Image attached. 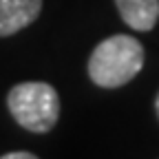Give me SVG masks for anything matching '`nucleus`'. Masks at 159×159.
Instances as JSON below:
<instances>
[{
    "label": "nucleus",
    "mask_w": 159,
    "mask_h": 159,
    "mask_svg": "<svg viewBox=\"0 0 159 159\" xmlns=\"http://www.w3.org/2000/svg\"><path fill=\"white\" fill-rule=\"evenodd\" d=\"M144 66V47L130 35L102 40L89 57V77L102 89L128 84Z\"/></svg>",
    "instance_id": "f257e3e1"
},
{
    "label": "nucleus",
    "mask_w": 159,
    "mask_h": 159,
    "mask_svg": "<svg viewBox=\"0 0 159 159\" xmlns=\"http://www.w3.org/2000/svg\"><path fill=\"white\" fill-rule=\"evenodd\" d=\"M7 106L11 117L31 133H49L60 117L57 91L47 82L16 84L7 95Z\"/></svg>",
    "instance_id": "f03ea898"
},
{
    "label": "nucleus",
    "mask_w": 159,
    "mask_h": 159,
    "mask_svg": "<svg viewBox=\"0 0 159 159\" xmlns=\"http://www.w3.org/2000/svg\"><path fill=\"white\" fill-rule=\"evenodd\" d=\"M42 0H0V38L18 33L35 22Z\"/></svg>",
    "instance_id": "7ed1b4c3"
},
{
    "label": "nucleus",
    "mask_w": 159,
    "mask_h": 159,
    "mask_svg": "<svg viewBox=\"0 0 159 159\" xmlns=\"http://www.w3.org/2000/svg\"><path fill=\"white\" fill-rule=\"evenodd\" d=\"M122 20L135 31H150L159 20V0H115Z\"/></svg>",
    "instance_id": "20e7f679"
},
{
    "label": "nucleus",
    "mask_w": 159,
    "mask_h": 159,
    "mask_svg": "<svg viewBox=\"0 0 159 159\" xmlns=\"http://www.w3.org/2000/svg\"><path fill=\"white\" fill-rule=\"evenodd\" d=\"M0 159H40V157H35L33 152H25V150H16V152H7V155H2Z\"/></svg>",
    "instance_id": "39448f33"
},
{
    "label": "nucleus",
    "mask_w": 159,
    "mask_h": 159,
    "mask_svg": "<svg viewBox=\"0 0 159 159\" xmlns=\"http://www.w3.org/2000/svg\"><path fill=\"white\" fill-rule=\"evenodd\" d=\"M155 108H157V117H159V93H157V99H155Z\"/></svg>",
    "instance_id": "423d86ee"
}]
</instances>
